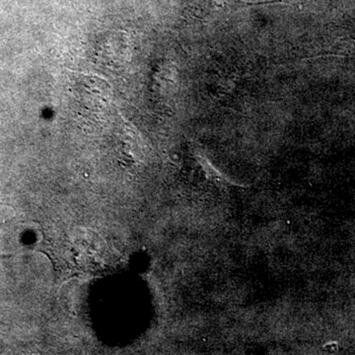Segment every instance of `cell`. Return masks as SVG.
Masks as SVG:
<instances>
[{
	"label": "cell",
	"mask_w": 355,
	"mask_h": 355,
	"mask_svg": "<svg viewBox=\"0 0 355 355\" xmlns=\"http://www.w3.org/2000/svg\"><path fill=\"white\" fill-rule=\"evenodd\" d=\"M70 88L77 112L84 118L99 119L108 111L113 92L106 81L78 74L72 78Z\"/></svg>",
	"instance_id": "cell-1"
},
{
	"label": "cell",
	"mask_w": 355,
	"mask_h": 355,
	"mask_svg": "<svg viewBox=\"0 0 355 355\" xmlns=\"http://www.w3.org/2000/svg\"><path fill=\"white\" fill-rule=\"evenodd\" d=\"M207 1H209V0H187L189 9H191V11L196 13L202 10V8H205V6L207 4Z\"/></svg>",
	"instance_id": "cell-3"
},
{
	"label": "cell",
	"mask_w": 355,
	"mask_h": 355,
	"mask_svg": "<svg viewBox=\"0 0 355 355\" xmlns=\"http://www.w3.org/2000/svg\"><path fill=\"white\" fill-rule=\"evenodd\" d=\"M94 55L97 64L104 69L119 71L130 62V44L125 33L111 31L103 35L95 44Z\"/></svg>",
	"instance_id": "cell-2"
}]
</instances>
